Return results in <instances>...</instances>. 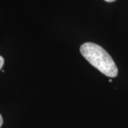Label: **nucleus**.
I'll list each match as a JSON object with an SVG mask.
<instances>
[{"mask_svg":"<svg viewBox=\"0 0 128 128\" xmlns=\"http://www.w3.org/2000/svg\"><path fill=\"white\" fill-rule=\"evenodd\" d=\"M80 53L88 61L105 76L114 78L118 69L114 60L106 50L98 44L88 42L80 46Z\"/></svg>","mask_w":128,"mask_h":128,"instance_id":"f257e3e1","label":"nucleus"},{"mask_svg":"<svg viewBox=\"0 0 128 128\" xmlns=\"http://www.w3.org/2000/svg\"><path fill=\"white\" fill-rule=\"evenodd\" d=\"M4 60L3 58V57H2L0 56V69H2V68L4 66Z\"/></svg>","mask_w":128,"mask_h":128,"instance_id":"f03ea898","label":"nucleus"},{"mask_svg":"<svg viewBox=\"0 0 128 128\" xmlns=\"http://www.w3.org/2000/svg\"><path fill=\"white\" fill-rule=\"evenodd\" d=\"M2 124H3V118H2V115L0 114V128L2 127Z\"/></svg>","mask_w":128,"mask_h":128,"instance_id":"7ed1b4c3","label":"nucleus"},{"mask_svg":"<svg viewBox=\"0 0 128 128\" xmlns=\"http://www.w3.org/2000/svg\"><path fill=\"white\" fill-rule=\"evenodd\" d=\"M105 2H113L114 1H116V0H105Z\"/></svg>","mask_w":128,"mask_h":128,"instance_id":"20e7f679","label":"nucleus"}]
</instances>
